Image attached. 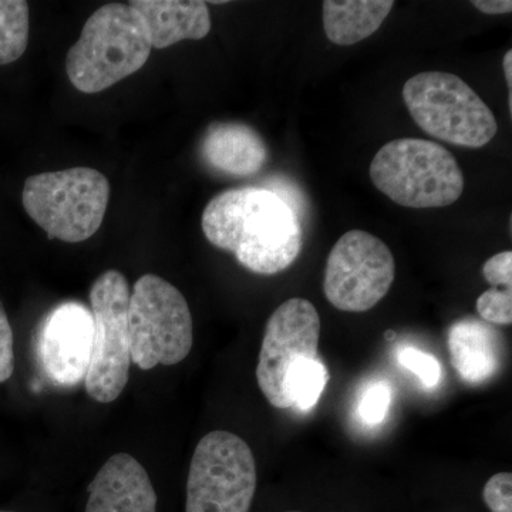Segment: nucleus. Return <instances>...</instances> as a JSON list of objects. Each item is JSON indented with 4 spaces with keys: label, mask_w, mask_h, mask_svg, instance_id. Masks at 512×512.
<instances>
[{
    "label": "nucleus",
    "mask_w": 512,
    "mask_h": 512,
    "mask_svg": "<svg viewBox=\"0 0 512 512\" xmlns=\"http://www.w3.org/2000/svg\"><path fill=\"white\" fill-rule=\"evenodd\" d=\"M201 227L211 245L231 252L258 275L284 272L302 251L298 215L281 195L266 188L221 192L202 212Z\"/></svg>",
    "instance_id": "nucleus-1"
},
{
    "label": "nucleus",
    "mask_w": 512,
    "mask_h": 512,
    "mask_svg": "<svg viewBox=\"0 0 512 512\" xmlns=\"http://www.w3.org/2000/svg\"><path fill=\"white\" fill-rule=\"evenodd\" d=\"M322 322L308 299L282 303L265 326L256 366V382L265 399L276 409H289L285 379L299 360L316 359Z\"/></svg>",
    "instance_id": "nucleus-10"
},
{
    "label": "nucleus",
    "mask_w": 512,
    "mask_h": 512,
    "mask_svg": "<svg viewBox=\"0 0 512 512\" xmlns=\"http://www.w3.org/2000/svg\"><path fill=\"white\" fill-rule=\"evenodd\" d=\"M393 390L389 383L377 380L367 384L357 403V414L367 426H379L392 406Z\"/></svg>",
    "instance_id": "nucleus-19"
},
{
    "label": "nucleus",
    "mask_w": 512,
    "mask_h": 512,
    "mask_svg": "<svg viewBox=\"0 0 512 512\" xmlns=\"http://www.w3.org/2000/svg\"><path fill=\"white\" fill-rule=\"evenodd\" d=\"M134 8L154 49H167L183 40H201L210 33L211 15L200 0H134Z\"/></svg>",
    "instance_id": "nucleus-14"
},
{
    "label": "nucleus",
    "mask_w": 512,
    "mask_h": 512,
    "mask_svg": "<svg viewBox=\"0 0 512 512\" xmlns=\"http://www.w3.org/2000/svg\"><path fill=\"white\" fill-rule=\"evenodd\" d=\"M328 379V369L318 357L296 362L285 379V393L291 407L301 412L312 410L319 402Z\"/></svg>",
    "instance_id": "nucleus-17"
},
{
    "label": "nucleus",
    "mask_w": 512,
    "mask_h": 512,
    "mask_svg": "<svg viewBox=\"0 0 512 512\" xmlns=\"http://www.w3.org/2000/svg\"><path fill=\"white\" fill-rule=\"evenodd\" d=\"M15 372V339L8 313L0 302V383L8 382Z\"/></svg>",
    "instance_id": "nucleus-23"
},
{
    "label": "nucleus",
    "mask_w": 512,
    "mask_h": 512,
    "mask_svg": "<svg viewBox=\"0 0 512 512\" xmlns=\"http://www.w3.org/2000/svg\"><path fill=\"white\" fill-rule=\"evenodd\" d=\"M0 512H12V511H0Z\"/></svg>",
    "instance_id": "nucleus-28"
},
{
    "label": "nucleus",
    "mask_w": 512,
    "mask_h": 512,
    "mask_svg": "<svg viewBox=\"0 0 512 512\" xmlns=\"http://www.w3.org/2000/svg\"><path fill=\"white\" fill-rule=\"evenodd\" d=\"M110 200L106 175L89 167L32 175L22 191L30 218L50 239L87 241L99 231Z\"/></svg>",
    "instance_id": "nucleus-4"
},
{
    "label": "nucleus",
    "mask_w": 512,
    "mask_h": 512,
    "mask_svg": "<svg viewBox=\"0 0 512 512\" xmlns=\"http://www.w3.org/2000/svg\"><path fill=\"white\" fill-rule=\"evenodd\" d=\"M477 312L485 323L510 326L512 323V288H491L477 299Z\"/></svg>",
    "instance_id": "nucleus-20"
},
{
    "label": "nucleus",
    "mask_w": 512,
    "mask_h": 512,
    "mask_svg": "<svg viewBox=\"0 0 512 512\" xmlns=\"http://www.w3.org/2000/svg\"><path fill=\"white\" fill-rule=\"evenodd\" d=\"M484 503L491 512H512L511 473H498L484 485Z\"/></svg>",
    "instance_id": "nucleus-22"
},
{
    "label": "nucleus",
    "mask_w": 512,
    "mask_h": 512,
    "mask_svg": "<svg viewBox=\"0 0 512 512\" xmlns=\"http://www.w3.org/2000/svg\"><path fill=\"white\" fill-rule=\"evenodd\" d=\"M504 74L505 80H507L508 84V92H510V97H508V103H510V111L512 113V52L508 50L504 56Z\"/></svg>",
    "instance_id": "nucleus-26"
},
{
    "label": "nucleus",
    "mask_w": 512,
    "mask_h": 512,
    "mask_svg": "<svg viewBox=\"0 0 512 512\" xmlns=\"http://www.w3.org/2000/svg\"><path fill=\"white\" fill-rule=\"evenodd\" d=\"M130 293L126 276L116 269L103 272L90 291L94 332L84 386L87 394L99 403L114 402L126 389L130 377Z\"/></svg>",
    "instance_id": "nucleus-8"
},
{
    "label": "nucleus",
    "mask_w": 512,
    "mask_h": 512,
    "mask_svg": "<svg viewBox=\"0 0 512 512\" xmlns=\"http://www.w3.org/2000/svg\"><path fill=\"white\" fill-rule=\"evenodd\" d=\"M256 491V461L247 441L215 430L191 458L185 512H249Z\"/></svg>",
    "instance_id": "nucleus-7"
},
{
    "label": "nucleus",
    "mask_w": 512,
    "mask_h": 512,
    "mask_svg": "<svg viewBox=\"0 0 512 512\" xmlns=\"http://www.w3.org/2000/svg\"><path fill=\"white\" fill-rule=\"evenodd\" d=\"M86 512H157V494L140 461L127 453L110 457L89 487Z\"/></svg>",
    "instance_id": "nucleus-12"
},
{
    "label": "nucleus",
    "mask_w": 512,
    "mask_h": 512,
    "mask_svg": "<svg viewBox=\"0 0 512 512\" xmlns=\"http://www.w3.org/2000/svg\"><path fill=\"white\" fill-rule=\"evenodd\" d=\"M29 3L0 0V66L15 63L28 49Z\"/></svg>",
    "instance_id": "nucleus-18"
},
{
    "label": "nucleus",
    "mask_w": 512,
    "mask_h": 512,
    "mask_svg": "<svg viewBox=\"0 0 512 512\" xmlns=\"http://www.w3.org/2000/svg\"><path fill=\"white\" fill-rule=\"evenodd\" d=\"M483 275L493 288H512V252L491 256L483 266Z\"/></svg>",
    "instance_id": "nucleus-24"
},
{
    "label": "nucleus",
    "mask_w": 512,
    "mask_h": 512,
    "mask_svg": "<svg viewBox=\"0 0 512 512\" xmlns=\"http://www.w3.org/2000/svg\"><path fill=\"white\" fill-rule=\"evenodd\" d=\"M131 363L141 370L174 366L190 355L194 325L183 293L161 276L147 274L134 284L128 302Z\"/></svg>",
    "instance_id": "nucleus-5"
},
{
    "label": "nucleus",
    "mask_w": 512,
    "mask_h": 512,
    "mask_svg": "<svg viewBox=\"0 0 512 512\" xmlns=\"http://www.w3.org/2000/svg\"><path fill=\"white\" fill-rule=\"evenodd\" d=\"M93 332L92 312L80 303H63L47 316L40 355L53 382L74 386L84 380L92 357Z\"/></svg>",
    "instance_id": "nucleus-11"
},
{
    "label": "nucleus",
    "mask_w": 512,
    "mask_h": 512,
    "mask_svg": "<svg viewBox=\"0 0 512 512\" xmlns=\"http://www.w3.org/2000/svg\"><path fill=\"white\" fill-rule=\"evenodd\" d=\"M370 180L396 204L407 208H441L464 191V177L453 154L429 140L399 138L384 144L372 164Z\"/></svg>",
    "instance_id": "nucleus-3"
},
{
    "label": "nucleus",
    "mask_w": 512,
    "mask_h": 512,
    "mask_svg": "<svg viewBox=\"0 0 512 512\" xmlns=\"http://www.w3.org/2000/svg\"><path fill=\"white\" fill-rule=\"evenodd\" d=\"M397 362L403 369L419 377L424 387H434L440 382V362L429 352L407 346L397 353Z\"/></svg>",
    "instance_id": "nucleus-21"
},
{
    "label": "nucleus",
    "mask_w": 512,
    "mask_h": 512,
    "mask_svg": "<svg viewBox=\"0 0 512 512\" xmlns=\"http://www.w3.org/2000/svg\"><path fill=\"white\" fill-rule=\"evenodd\" d=\"M393 6V0H326L323 2L326 36L335 45H356L375 35Z\"/></svg>",
    "instance_id": "nucleus-16"
},
{
    "label": "nucleus",
    "mask_w": 512,
    "mask_h": 512,
    "mask_svg": "<svg viewBox=\"0 0 512 512\" xmlns=\"http://www.w3.org/2000/svg\"><path fill=\"white\" fill-rule=\"evenodd\" d=\"M403 100L421 130L453 146L484 147L497 134L493 111L456 74H416L404 84Z\"/></svg>",
    "instance_id": "nucleus-6"
},
{
    "label": "nucleus",
    "mask_w": 512,
    "mask_h": 512,
    "mask_svg": "<svg viewBox=\"0 0 512 512\" xmlns=\"http://www.w3.org/2000/svg\"><path fill=\"white\" fill-rule=\"evenodd\" d=\"M394 275V256L382 239L353 229L343 234L330 251L323 292L339 311L367 312L389 293Z\"/></svg>",
    "instance_id": "nucleus-9"
},
{
    "label": "nucleus",
    "mask_w": 512,
    "mask_h": 512,
    "mask_svg": "<svg viewBox=\"0 0 512 512\" xmlns=\"http://www.w3.org/2000/svg\"><path fill=\"white\" fill-rule=\"evenodd\" d=\"M140 15L123 3L101 6L87 19L66 57L74 89L96 94L143 69L151 55Z\"/></svg>",
    "instance_id": "nucleus-2"
},
{
    "label": "nucleus",
    "mask_w": 512,
    "mask_h": 512,
    "mask_svg": "<svg viewBox=\"0 0 512 512\" xmlns=\"http://www.w3.org/2000/svg\"><path fill=\"white\" fill-rule=\"evenodd\" d=\"M288 512H301V511H288Z\"/></svg>",
    "instance_id": "nucleus-27"
},
{
    "label": "nucleus",
    "mask_w": 512,
    "mask_h": 512,
    "mask_svg": "<svg viewBox=\"0 0 512 512\" xmlns=\"http://www.w3.org/2000/svg\"><path fill=\"white\" fill-rule=\"evenodd\" d=\"M451 365L464 383L478 386L497 375L503 365V335L490 323L458 320L448 330Z\"/></svg>",
    "instance_id": "nucleus-13"
},
{
    "label": "nucleus",
    "mask_w": 512,
    "mask_h": 512,
    "mask_svg": "<svg viewBox=\"0 0 512 512\" xmlns=\"http://www.w3.org/2000/svg\"><path fill=\"white\" fill-rule=\"evenodd\" d=\"M473 6L485 15H507L512 12L510 0H474Z\"/></svg>",
    "instance_id": "nucleus-25"
},
{
    "label": "nucleus",
    "mask_w": 512,
    "mask_h": 512,
    "mask_svg": "<svg viewBox=\"0 0 512 512\" xmlns=\"http://www.w3.org/2000/svg\"><path fill=\"white\" fill-rule=\"evenodd\" d=\"M201 156L220 173L249 177L268 160L265 141L244 123H215L202 138Z\"/></svg>",
    "instance_id": "nucleus-15"
}]
</instances>
